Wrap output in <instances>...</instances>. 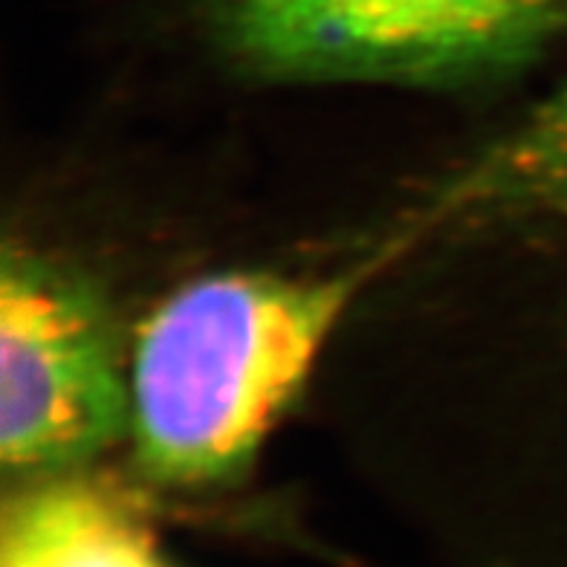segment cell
<instances>
[{"label": "cell", "instance_id": "obj_1", "mask_svg": "<svg viewBox=\"0 0 567 567\" xmlns=\"http://www.w3.org/2000/svg\"><path fill=\"white\" fill-rule=\"evenodd\" d=\"M353 287L351 276L220 272L168 296L142 324L131 368L142 475L200 486L244 470L305 385Z\"/></svg>", "mask_w": 567, "mask_h": 567}, {"label": "cell", "instance_id": "obj_2", "mask_svg": "<svg viewBox=\"0 0 567 567\" xmlns=\"http://www.w3.org/2000/svg\"><path fill=\"white\" fill-rule=\"evenodd\" d=\"M240 68L278 82L463 84L530 61L567 0H206Z\"/></svg>", "mask_w": 567, "mask_h": 567}, {"label": "cell", "instance_id": "obj_3", "mask_svg": "<svg viewBox=\"0 0 567 567\" xmlns=\"http://www.w3.org/2000/svg\"><path fill=\"white\" fill-rule=\"evenodd\" d=\"M131 423L99 305L30 255L0 276V457L7 470H55L105 449Z\"/></svg>", "mask_w": 567, "mask_h": 567}, {"label": "cell", "instance_id": "obj_4", "mask_svg": "<svg viewBox=\"0 0 567 567\" xmlns=\"http://www.w3.org/2000/svg\"><path fill=\"white\" fill-rule=\"evenodd\" d=\"M437 212L567 224V82L472 159L446 186Z\"/></svg>", "mask_w": 567, "mask_h": 567}, {"label": "cell", "instance_id": "obj_5", "mask_svg": "<svg viewBox=\"0 0 567 567\" xmlns=\"http://www.w3.org/2000/svg\"><path fill=\"white\" fill-rule=\"evenodd\" d=\"M0 567L168 565L116 501L82 484H53L7 509Z\"/></svg>", "mask_w": 567, "mask_h": 567}]
</instances>
